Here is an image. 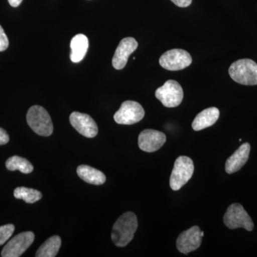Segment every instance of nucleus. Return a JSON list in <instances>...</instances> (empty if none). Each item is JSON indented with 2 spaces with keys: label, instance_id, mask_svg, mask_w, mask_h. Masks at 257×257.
Wrapping results in <instances>:
<instances>
[{
  "label": "nucleus",
  "instance_id": "nucleus-10",
  "mask_svg": "<svg viewBox=\"0 0 257 257\" xmlns=\"http://www.w3.org/2000/svg\"><path fill=\"white\" fill-rule=\"evenodd\" d=\"M202 236L200 228L192 226L181 233L177 239V248L181 253L187 254L197 250L202 243Z\"/></svg>",
  "mask_w": 257,
  "mask_h": 257
},
{
  "label": "nucleus",
  "instance_id": "nucleus-15",
  "mask_svg": "<svg viewBox=\"0 0 257 257\" xmlns=\"http://www.w3.org/2000/svg\"><path fill=\"white\" fill-rule=\"evenodd\" d=\"M219 109L216 107L207 108L197 115L192 122L194 131H200L215 124L219 117Z\"/></svg>",
  "mask_w": 257,
  "mask_h": 257
},
{
  "label": "nucleus",
  "instance_id": "nucleus-12",
  "mask_svg": "<svg viewBox=\"0 0 257 257\" xmlns=\"http://www.w3.org/2000/svg\"><path fill=\"white\" fill-rule=\"evenodd\" d=\"M69 121L72 126L85 138H93L98 134L97 125L89 115L74 111L69 116Z\"/></svg>",
  "mask_w": 257,
  "mask_h": 257
},
{
  "label": "nucleus",
  "instance_id": "nucleus-7",
  "mask_svg": "<svg viewBox=\"0 0 257 257\" xmlns=\"http://www.w3.org/2000/svg\"><path fill=\"white\" fill-rule=\"evenodd\" d=\"M192 56L188 52L181 49H173L165 52L160 59L163 68L170 71L182 70L192 64Z\"/></svg>",
  "mask_w": 257,
  "mask_h": 257
},
{
  "label": "nucleus",
  "instance_id": "nucleus-3",
  "mask_svg": "<svg viewBox=\"0 0 257 257\" xmlns=\"http://www.w3.org/2000/svg\"><path fill=\"white\" fill-rule=\"evenodd\" d=\"M30 128L40 136L49 137L53 133V124L49 113L41 106H32L27 114Z\"/></svg>",
  "mask_w": 257,
  "mask_h": 257
},
{
  "label": "nucleus",
  "instance_id": "nucleus-25",
  "mask_svg": "<svg viewBox=\"0 0 257 257\" xmlns=\"http://www.w3.org/2000/svg\"><path fill=\"white\" fill-rule=\"evenodd\" d=\"M8 2H9L10 5L13 7V8H18L21 4L23 0H8Z\"/></svg>",
  "mask_w": 257,
  "mask_h": 257
},
{
  "label": "nucleus",
  "instance_id": "nucleus-16",
  "mask_svg": "<svg viewBox=\"0 0 257 257\" xmlns=\"http://www.w3.org/2000/svg\"><path fill=\"white\" fill-rule=\"evenodd\" d=\"M70 59L74 63H78L85 57L89 48V40L84 35L79 34L71 40Z\"/></svg>",
  "mask_w": 257,
  "mask_h": 257
},
{
  "label": "nucleus",
  "instance_id": "nucleus-5",
  "mask_svg": "<svg viewBox=\"0 0 257 257\" xmlns=\"http://www.w3.org/2000/svg\"><path fill=\"white\" fill-rule=\"evenodd\" d=\"M224 223L230 229L243 228L248 231H252L253 223L242 205L234 203L228 207L224 216Z\"/></svg>",
  "mask_w": 257,
  "mask_h": 257
},
{
  "label": "nucleus",
  "instance_id": "nucleus-22",
  "mask_svg": "<svg viewBox=\"0 0 257 257\" xmlns=\"http://www.w3.org/2000/svg\"><path fill=\"white\" fill-rule=\"evenodd\" d=\"M8 46H9V40H8L4 30L0 25V52L6 50Z\"/></svg>",
  "mask_w": 257,
  "mask_h": 257
},
{
  "label": "nucleus",
  "instance_id": "nucleus-4",
  "mask_svg": "<svg viewBox=\"0 0 257 257\" xmlns=\"http://www.w3.org/2000/svg\"><path fill=\"white\" fill-rule=\"evenodd\" d=\"M194 166L192 159L180 156L176 160L170 179L171 189L178 191L189 182L194 173Z\"/></svg>",
  "mask_w": 257,
  "mask_h": 257
},
{
  "label": "nucleus",
  "instance_id": "nucleus-19",
  "mask_svg": "<svg viewBox=\"0 0 257 257\" xmlns=\"http://www.w3.org/2000/svg\"><path fill=\"white\" fill-rule=\"evenodd\" d=\"M5 165L8 170H19L23 174L31 173L34 170L33 166L28 160L19 156L10 157Z\"/></svg>",
  "mask_w": 257,
  "mask_h": 257
},
{
  "label": "nucleus",
  "instance_id": "nucleus-18",
  "mask_svg": "<svg viewBox=\"0 0 257 257\" xmlns=\"http://www.w3.org/2000/svg\"><path fill=\"white\" fill-rule=\"evenodd\" d=\"M62 240L59 236H53L49 238L38 248L35 256L37 257H55L60 250Z\"/></svg>",
  "mask_w": 257,
  "mask_h": 257
},
{
  "label": "nucleus",
  "instance_id": "nucleus-1",
  "mask_svg": "<svg viewBox=\"0 0 257 257\" xmlns=\"http://www.w3.org/2000/svg\"><path fill=\"white\" fill-rule=\"evenodd\" d=\"M138 227L137 216L131 211L124 213L113 226L111 239L116 246L124 247L133 239Z\"/></svg>",
  "mask_w": 257,
  "mask_h": 257
},
{
  "label": "nucleus",
  "instance_id": "nucleus-23",
  "mask_svg": "<svg viewBox=\"0 0 257 257\" xmlns=\"http://www.w3.org/2000/svg\"><path fill=\"white\" fill-rule=\"evenodd\" d=\"M10 140L8 134L3 128H0V145H6Z\"/></svg>",
  "mask_w": 257,
  "mask_h": 257
},
{
  "label": "nucleus",
  "instance_id": "nucleus-8",
  "mask_svg": "<svg viewBox=\"0 0 257 257\" xmlns=\"http://www.w3.org/2000/svg\"><path fill=\"white\" fill-rule=\"evenodd\" d=\"M145 112L140 103L135 101H125L119 110L114 115V119L117 124L131 125L141 121Z\"/></svg>",
  "mask_w": 257,
  "mask_h": 257
},
{
  "label": "nucleus",
  "instance_id": "nucleus-6",
  "mask_svg": "<svg viewBox=\"0 0 257 257\" xmlns=\"http://www.w3.org/2000/svg\"><path fill=\"white\" fill-rule=\"evenodd\" d=\"M155 96L166 107H176L183 100V89L179 82L171 79L157 89Z\"/></svg>",
  "mask_w": 257,
  "mask_h": 257
},
{
  "label": "nucleus",
  "instance_id": "nucleus-9",
  "mask_svg": "<svg viewBox=\"0 0 257 257\" xmlns=\"http://www.w3.org/2000/svg\"><path fill=\"white\" fill-rule=\"evenodd\" d=\"M35 234L32 231L20 233L10 240L2 251L3 257H19L33 243Z\"/></svg>",
  "mask_w": 257,
  "mask_h": 257
},
{
  "label": "nucleus",
  "instance_id": "nucleus-26",
  "mask_svg": "<svg viewBox=\"0 0 257 257\" xmlns=\"http://www.w3.org/2000/svg\"><path fill=\"white\" fill-rule=\"evenodd\" d=\"M204 231H201V235H202V237H203V236H204Z\"/></svg>",
  "mask_w": 257,
  "mask_h": 257
},
{
  "label": "nucleus",
  "instance_id": "nucleus-20",
  "mask_svg": "<svg viewBox=\"0 0 257 257\" xmlns=\"http://www.w3.org/2000/svg\"><path fill=\"white\" fill-rule=\"evenodd\" d=\"M14 196L16 199H23L28 204H33L38 202L42 199L41 192L34 189L27 188V187H18L15 189Z\"/></svg>",
  "mask_w": 257,
  "mask_h": 257
},
{
  "label": "nucleus",
  "instance_id": "nucleus-24",
  "mask_svg": "<svg viewBox=\"0 0 257 257\" xmlns=\"http://www.w3.org/2000/svg\"><path fill=\"white\" fill-rule=\"evenodd\" d=\"M171 1L179 8H187L192 3V0H171Z\"/></svg>",
  "mask_w": 257,
  "mask_h": 257
},
{
  "label": "nucleus",
  "instance_id": "nucleus-13",
  "mask_svg": "<svg viewBox=\"0 0 257 257\" xmlns=\"http://www.w3.org/2000/svg\"><path fill=\"white\" fill-rule=\"evenodd\" d=\"M138 43L133 37H126L119 42L112 59V66L120 70L127 63L130 56L138 49Z\"/></svg>",
  "mask_w": 257,
  "mask_h": 257
},
{
  "label": "nucleus",
  "instance_id": "nucleus-21",
  "mask_svg": "<svg viewBox=\"0 0 257 257\" xmlns=\"http://www.w3.org/2000/svg\"><path fill=\"white\" fill-rule=\"evenodd\" d=\"M15 231V226L13 224H6L0 226V246L4 244L11 237Z\"/></svg>",
  "mask_w": 257,
  "mask_h": 257
},
{
  "label": "nucleus",
  "instance_id": "nucleus-2",
  "mask_svg": "<svg viewBox=\"0 0 257 257\" xmlns=\"http://www.w3.org/2000/svg\"><path fill=\"white\" fill-rule=\"evenodd\" d=\"M229 73L234 82L243 85H257V64L250 59H242L230 66Z\"/></svg>",
  "mask_w": 257,
  "mask_h": 257
},
{
  "label": "nucleus",
  "instance_id": "nucleus-14",
  "mask_svg": "<svg viewBox=\"0 0 257 257\" xmlns=\"http://www.w3.org/2000/svg\"><path fill=\"white\" fill-rule=\"evenodd\" d=\"M250 150H251V146L249 144L244 143L241 145L239 148L226 160L225 164V170L226 173L231 175L241 169L248 160Z\"/></svg>",
  "mask_w": 257,
  "mask_h": 257
},
{
  "label": "nucleus",
  "instance_id": "nucleus-11",
  "mask_svg": "<svg viewBox=\"0 0 257 257\" xmlns=\"http://www.w3.org/2000/svg\"><path fill=\"white\" fill-rule=\"evenodd\" d=\"M167 137L162 132L155 130H145L139 135L138 145L144 152H155L163 146Z\"/></svg>",
  "mask_w": 257,
  "mask_h": 257
},
{
  "label": "nucleus",
  "instance_id": "nucleus-17",
  "mask_svg": "<svg viewBox=\"0 0 257 257\" xmlns=\"http://www.w3.org/2000/svg\"><path fill=\"white\" fill-rule=\"evenodd\" d=\"M77 175L84 182L94 185H101L105 182L106 177L101 171L87 165L77 167Z\"/></svg>",
  "mask_w": 257,
  "mask_h": 257
}]
</instances>
